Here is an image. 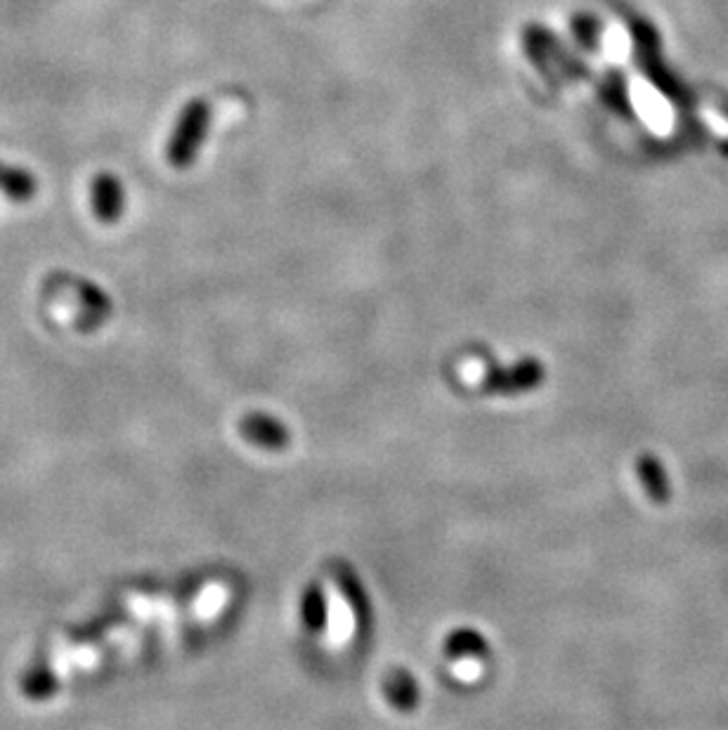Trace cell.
I'll use <instances>...</instances> for the list:
<instances>
[{
	"instance_id": "obj_5",
	"label": "cell",
	"mask_w": 728,
	"mask_h": 730,
	"mask_svg": "<svg viewBox=\"0 0 728 730\" xmlns=\"http://www.w3.org/2000/svg\"><path fill=\"white\" fill-rule=\"evenodd\" d=\"M0 192L12 202H32L38 194V180L26 168H17L0 161Z\"/></svg>"
},
{
	"instance_id": "obj_3",
	"label": "cell",
	"mask_w": 728,
	"mask_h": 730,
	"mask_svg": "<svg viewBox=\"0 0 728 730\" xmlns=\"http://www.w3.org/2000/svg\"><path fill=\"white\" fill-rule=\"evenodd\" d=\"M90 208L97 220L105 224L117 222L123 216L125 194L123 185L117 175L97 173L90 182Z\"/></svg>"
},
{
	"instance_id": "obj_6",
	"label": "cell",
	"mask_w": 728,
	"mask_h": 730,
	"mask_svg": "<svg viewBox=\"0 0 728 730\" xmlns=\"http://www.w3.org/2000/svg\"><path fill=\"white\" fill-rule=\"evenodd\" d=\"M604 48L610 62L622 64L632 58V36H629L622 26L615 24L604 34Z\"/></svg>"
},
{
	"instance_id": "obj_7",
	"label": "cell",
	"mask_w": 728,
	"mask_h": 730,
	"mask_svg": "<svg viewBox=\"0 0 728 730\" xmlns=\"http://www.w3.org/2000/svg\"><path fill=\"white\" fill-rule=\"evenodd\" d=\"M700 117H703V121H707V125L714 133L728 137V121L721 114H717V111L707 107L705 111H700Z\"/></svg>"
},
{
	"instance_id": "obj_1",
	"label": "cell",
	"mask_w": 728,
	"mask_h": 730,
	"mask_svg": "<svg viewBox=\"0 0 728 730\" xmlns=\"http://www.w3.org/2000/svg\"><path fill=\"white\" fill-rule=\"evenodd\" d=\"M629 100L634 105L639 119L646 123V129L657 137H669L677 129L675 107L667 97L657 90L648 78L632 76L629 81Z\"/></svg>"
},
{
	"instance_id": "obj_4",
	"label": "cell",
	"mask_w": 728,
	"mask_h": 730,
	"mask_svg": "<svg viewBox=\"0 0 728 730\" xmlns=\"http://www.w3.org/2000/svg\"><path fill=\"white\" fill-rule=\"evenodd\" d=\"M636 475H639V483L643 487V492L646 497L657 503V507H663V503H669L671 497H675V485H671V475L667 471V466L663 463V459L657 454H641L636 459Z\"/></svg>"
},
{
	"instance_id": "obj_2",
	"label": "cell",
	"mask_w": 728,
	"mask_h": 730,
	"mask_svg": "<svg viewBox=\"0 0 728 730\" xmlns=\"http://www.w3.org/2000/svg\"><path fill=\"white\" fill-rule=\"evenodd\" d=\"M208 125V107L202 100H194L182 111L175 131L168 139V161L175 168H187L204 143Z\"/></svg>"
}]
</instances>
